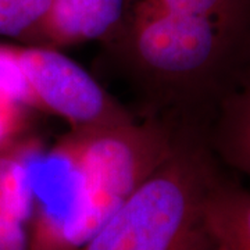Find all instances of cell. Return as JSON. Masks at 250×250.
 Wrapping results in <instances>:
<instances>
[{"instance_id": "obj_5", "label": "cell", "mask_w": 250, "mask_h": 250, "mask_svg": "<svg viewBox=\"0 0 250 250\" xmlns=\"http://www.w3.org/2000/svg\"><path fill=\"white\" fill-rule=\"evenodd\" d=\"M129 0H53L32 45L60 49L113 41L124 22Z\"/></svg>"}, {"instance_id": "obj_2", "label": "cell", "mask_w": 250, "mask_h": 250, "mask_svg": "<svg viewBox=\"0 0 250 250\" xmlns=\"http://www.w3.org/2000/svg\"><path fill=\"white\" fill-rule=\"evenodd\" d=\"M220 175L208 138L181 129L167 159L75 250H213L206 200Z\"/></svg>"}, {"instance_id": "obj_10", "label": "cell", "mask_w": 250, "mask_h": 250, "mask_svg": "<svg viewBox=\"0 0 250 250\" xmlns=\"http://www.w3.org/2000/svg\"><path fill=\"white\" fill-rule=\"evenodd\" d=\"M53 0H0V38L32 45Z\"/></svg>"}, {"instance_id": "obj_9", "label": "cell", "mask_w": 250, "mask_h": 250, "mask_svg": "<svg viewBox=\"0 0 250 250\" xmlns=\"http://www.w3.org/2000/svg\"><path fill=\"white\" fill-rule=\"evenodd\" d=\"M160 9L207 18L250 36V0H141Z\"/></svg>"}, {"instance_id": "obj_11", "label": "cell", "mask_w": 250, "mask_h": 250, "mask_svg": "<svg viewBox=\"0 0 250 250\" xmlns=\"http://www.w3.org/2000/svg\"><path fill=\"white\" fill-rule=\"evenodd\" d=\"M27 110V106L0 90V152L25 141Z\"/></svg>"}, {"instance_id": "obj_1", "label": "cell", "mask_w": 250, "mask_h": 250, "mask_svg": "<svg viewBox=\"0 0 250 250\" xmlns=\"http://www.w3.org/2000/svg\"><path fill=\"white\" fill-rule=\"evenodd\" d=\"M179 132L134 118L71 131L54 152L67 172L35 182L32 250H75L167 159Z\"/></svg>"}, {"instance_id": "obj_3", "label": "cell", "mask_w": 250, "mask_h": 250, "mask_svg": "<svg viewBox=\"0 0 250 250\" xmlns=\"http://www.w3.org/2000/svg\"><path fill=\"white\" fill-rule=\"evenodd\" d=\"M111 42L153 85L182 98L220 95L248 71L250 36L207 18L174 13L141 0Z\"/></svg>"}, {"instance_id": "obj_6", "label": "cell", "mask_w": 250, "mask_h": 250, "mask_svg": "<svg viewBox=\"0 0 250 250\" xmlns=\"http://www.w3.org/2000/svg\"><path fill=\"white\" fill-rule=\"evenodd\" d=\"M28 145L0 152V250H32L29 223L35 189Z\"/></svg>"}, {"instance_id": "obj_7", "label": "cell", "mask_w": 250, "mask_h": 250, "mask_svg": "<svg viewBox=\"0 0 250 250\" xmlns=\"http://www.w3.org/2000/svg\"><path fill=\"white\" fill-rule=\"evenodd\" d=\"M207 138L215 154L250 177V70L220 95L214 126Z\"/></svg>"}, {"instance_id": "obj_8", "label": "cell", "mask_w": 250, "mask_h": 250, "mask_svg": "<svg viewBox=\"0 0 250 250\" xmlns=\"http://www.w3.org/2000/svg\"><path fill=\"white\" fill-rule=\"evenodd\" d=\"M213 250H250V192L221 175L206 200Z\"/></svg>"}, {"instance_id": "obj_4", "label": "cell", "mask_w": 250, "mask_h": 250, "mask_svg": "<svg viewBox=\"0 0 250 250\" xmlns=\"http://www.w3.org/2000/svg\"><path fill=\"white\" fill-rule=\"evenodd\" d=\"M29 106L60 117L71 131L124 123L134 117L103 89L83 67L60 49L14 46Z\"/></svg>"}]
</instances>
